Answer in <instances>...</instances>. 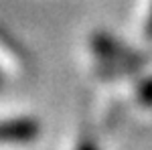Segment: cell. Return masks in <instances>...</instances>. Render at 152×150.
<instances>
[{"instance_id":"obj_6","label":"cell","mask_w":152,"mask_h":150,"mask_svg":"<svg viewBox=\"0 0 152 150\" xmlns=\"http://www.w3.org/2000/svg\"><path fill=\"white\" fill-rule=\"evenodd\" d=\"M0 83H2V73H0Z\"/></svg>"},{"instance_id":"obj_3","label":"cell","mask_w":152,"mask_h":150,"mask_svg":"<svg viewBox=\"0 0 152 150\" xmlns=\"http://www.w3.org/2000/svg\"><path fill=\"white\" fill-rule=\"evenodd\" d=\"M136 100L138 104L144 108H152V77L146 81H142L136 89Z\"/></svg>"},{"instance_id":"obj_5","label":"cell","mask_w":152,"mask_h":150,"mask_svg":"<svg viewBox=\"0 0 152 150\" xmlns=\"http://www.w3.org/2000/svg\"><path fill=\"white\" fill-rule=\"evenodd\" d=\"M77 150H97V148H95L94 144H89V142H83V144H79Z\"/></svg>"},{"instance_id":"obj_4","label":"cell","mask_w":152,"mask_h":150,"mask_svg":"<svg viewBox=\"0 0 152 150\" xmlns=\"http://www.w3.org/2000/svg\"><path fill=\"white\" fill-rule=\"evenodd\" d=\"M144 37L152 41V8H150V14H148V18H146V24H144Z\"/></svg>"},{"instance_id":"obj_1","label":"cell","mask_w":152,"mask_h":150,"mask_svg":"<svg viewBox=\"0 0 152 150\" xmlns=\"http://www.w3.org/2000/svg\"><path fill=\"white\" fill-rule=\"evenodd\" d=\"M91 49L104 61H116V63H126V65H136V67H140L144 63V57L138 51L130 49L128 45H124L122 41L114 39L107 33H95L91 37Z\"/></svg>"},{"instance_id":"obj_2","label":"cell","mask_w":152,"mask_h":150,"mask_svg":"<svg viewBox=\"0 0 152 150\" xmlns=\"http://www.w3.org/2000/svg\"><path fill=\"white\" fill-rule=\"evenodd\" d=\"M41 134V126L33 118H12L0 122V140L2 142H31Z\"/></svg>"}]
</instances>
